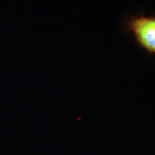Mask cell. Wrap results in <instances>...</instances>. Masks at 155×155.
Returning <instances> with one entry per match:
<instances>
[{
  "label": "cell",
  "mask_w": 155,
  "mask_h": 155,
  "mask_svg": "<svg viewBox=\"0 0 155 155\" xmlns=\"http://www.w3.org/2000/svg\"><path fill=\"white\" fill-rule=\"evenodd\" d=\"M126 25L139 47L149 54H155V16L131 17Z\"/></svg>",
  "instance_id": "6da1fadb"
}]
</instances>
